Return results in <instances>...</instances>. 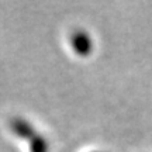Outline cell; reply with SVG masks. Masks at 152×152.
<instances>
[{"label": "cell", "mask_w": 152, "mask_h": 152, "mask_svg": "<svg viewBox=\"0 0 152 152\" xmlns=\"http://www.w3.org/2000/svg\"><path fill=\"white\" fill-rule=\"evenodd\" d=\"M71 45L73 48V51L77 55H80V56H87V55L92 54L93 51L92 38H90V35L86 31H82V30H77V31H75L72 34Z\"/></svg>", "instance_id": "1"}, {"label": "cell", "mask_w": 152, "mask_h": 152, "mask_svg": "<svg viewBox=\"0 0 152 152\" xmlns=\"http://www.w3.org/2000/svg\"><path fill=\"white\" fill-rule=\"evenodd\" d=\"M10 128L11 131L14 132V135H17L21 140H27V141H31L34 137L37 135V132L34 130V127L27 120L21 118V117H14V118L10 121Z\"/></svg>", "instance_id": "2"}, {"label": "cell", "mask_w": 152, "mask_h": 152, "mask_svg": "<svg viewBox=\"0 0 152 152\" xmlns=\"http://www.w3.org/2000/svg\"><path fill=\"white\" fill-rule=\"evenodd\" d=\"M48 141L39 134H37L30 141V151L31 152H48Z\"/></svg>", "instance_id": "3"}, {"label": "cell", "mask_w": 152, "mask_h": 152, "mask_svg": "<svg viewBox=\"0 0 152 152\" xmlns=\"http://www.w3.org/2000/svg\"><path fill=\"white\" fill-rule=\"evenodd\" d=\"M97 152H99V151H97Z\"/></svg>", "instance_id": "4"}]
</instances>
